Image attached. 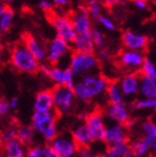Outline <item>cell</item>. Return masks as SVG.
I'll return each mask as SVG.
<instances>
[{"mask_svg":"<svg viewBox=\"0 0 156 157\" xmlns=\"http://www.w3.org/2000/svg\"><path fill=\"white\" fill-rule=\"evenodd\" d=\"M108 81L104 76L96 73H88L81 76L72 86L76 98L81 101H90L106 92Z\"/></svg>","mask_w":156,"mask_h":157,"instance_id":"6da1fadb","label":"cell"},{"mask_svg":"<svg viewBox=\"0 0 156 157\" xmlns=\"http://www.w3.org/2000/svg\"><path fill=\"white\" fill-rule=\"evenodd\" d=\"M99 66V59L94 52H76L70 56L68 68L76 76H83L88 73H96Z\"/></svg>","mask_w":156,"mask_h":157,"instance_id":"7a4b0ae2","label":"cell"},{"mask_svg":"<svg viewBox=\"0 0 156 157\" xmlns=\"http://www.w3.org/2000/svg\"><path fill=\"white\" fill-rule=\"evenodd\" d=\"M10 60L17 70L24 73H36L41 67V62L35 59V57L27 50L22 43L17 44L12 48Z\"/></svg>","mask_w":156,"mask_h":157,"instance_id":"3957f363","label":"cell"},{"mask_svg":"<svg viewBox=\"0 0 156 157\" xmlns=\"http://www.w3.org/2000/svg\"><path fill=\"white\" fill-rule=\"evenodd\" d=\"M32 127L46 141L50 142L58 134L56 117L53 111H34L32 117Z\"/></svg>","mask_w":156,"mask_h":157,"instance_id":"277c9868","label":"cell"},{"mask_svg":"<svg viewBox=\"0 0 156 157\" xmlns=\"http://www.w3.org/2000/svg\"><path fill=\"white\" fill-rule=\"evenodd\" d=\"M53 101H54V110L59 115H64L71 111L73 107L76 95L72 87L66 85H56L51 91Z\"/></svg>","mask_w":156,"mask_h":157,"instance_id":"5b68a950","label":"cell"},{"mask_svg":"<svg viewBox=\"0 0 156 157\" xmlns=\"http://www.w3.org/2000/svg\"><path fill=\"white\" fill-rule=\"evenodd\" d=\"M39 69L56 85H66L72 87L76 82V75L68 67L61 68L54 64H44L39 67Z\"/></svg>","mask_w":156,"mask_h":157,"instance_id":"8992f818","label":"cell"},{"mask_svg":"<svg viewBox=\"0 0 156 157\" xmlns=\"http://www.w3.org/2000/svg\"><path fill=\"white\" fill-rule=\"evenodd\" d=\"M47 49V61L50 64L54 66H58L64 59L67 57L71 56V44L68 43L64 39L60 38V37L56 36L49 42V44L46 46Z\"/></svg>","mask_w":156,"mask_h":157,"instance_id":"52a82bcc","label":"cell"},{"mask_svg":"<svg viewBox=\"0 0 156 157\" xmlns=\"http://www.w3.org/2000/svg\"><path fill=\"white\" fill-rule=\"evenodd\" d=\"M48 19L51 26L54 27L56 36L64 39L70 44L73 42L78 34L74 29L70 17H68V15H55L50 13Z\"/></svg>","mask_w":156,"mask_h":157,"instance_id":"ba28073f","label":"cell"},{"mask_svg":"<svg viewBox=\"0 0 156 157\" xmlns=\"http://www.w3.org/2000/svg\"><path fill=\"white\" fill-rule=\"evenodd\" d=\"M84 125L88 129L93 142H98L103 140L105 132V118L99 110H94L88 113L84 118Z\"/></svg>","mask_w":156,"mask_h":157,"instance_id":"9c48e42d","label":"cell"},{"mask_svg":"<svg viewBox=\"0 0 156 157\" xmlns=\"http://www.w3.org/2000/svg\"><path fill=\"white\" fill-rule=\"evenodd\" d=\"M50 145L54 150L60 155V157H76L78 156L79 146L74 142L72 135L67 134H57L54 140L50 141Z\"/></svg>","mask_w":156,"mask_h":157,"instance_id":"30bf717a","label":"cell"},{"mask_svg":"<svg viewBox=\"0 0 156 157\" xmlns=\"http://www.w3.org/2000/svg\"><path fill=\"white\" fill-rule=\"evenodd\" d=\"M144 59L145 57L143 55V52H137V50L124 48L118 54L117 63L122 69H126L130 72H134L140 70Z\"/></svg>","mask_w":156,"mask_h":157,"instance_id":"8fae6325","label":"cell"},{"mask_svg":"<svg viewBox=\"0 0 156 157\" xmlns=\"http://www.w3.org/2000/svg\"><path fill=\"white\" fill-rule=\"evenodd\" d=\"M128 128L122 123H115V124L107 125L105 128V132L103 135V142L108 146L119 144V143L128 142Z\"/></svg>","mask_w":156,"mask_h":157,"instance_id":"7c38bea8","label":"cell"},{"mask_svg":"<svg viewBox=\"0 0 156 157\" xmlns=\"http://www.w3.org/2000/svg\"><path fill=\"white\" fill-rule=\"evenodd\" d=\"M71 21L76 29V34H85L90 33L92 27V21H91L90 13L86 5H81L78 9L71 14Z\"/></svg>","mask_w":156,"mask_h":157,"instance_id":"4fadbf2b","label":"cell"},{"mask_svg":"<svg viewBox=\"0 0 156 157\" xmlns=\"http://www.w3.org/2000/svg\"><path fill=\"white\" fill-rule=\"evenodd\" d=\"M121 43L124 48L137 52H144L149 45V38L141 33L126 29L121 34Z\"/></svg>","mask_w":156,"mask_h":157,"instance_id":"5bb4252c","label":"cell"},{"mask_svg":"<svg viewBox=\"0 0 156 157\" xmlns=\"http://www.w3.org/2000/svg\"><path fill=\"white\" fill-rule=\"evenodd\" d=\"M22 44L26 47L33 56L35 57L36 60L39 62L45 61L47 59V49L44 44H41L38 39L34 36V35L29 34V33H25L22 36Z\"/></svg>","mask_w":156,"mask_h":157,"instance_id":"9a60e30c","label":"cell"},{"mask_svg":"<svg viewBox=\"0 0 156 157\" xmlns=\"http://www.w3.org/2000/svg\"><path fill=\"white\" fill-rule=\"evenodd\" d=\"M140 78H141V75H140L137 71H134V72H129V73L124 74L119 81H118L124 97H126V96H127V97L134 96L135 94L139 93Z\"/></svg>","mask_w":156,"mask_h":157,"instance_id":"2e32d148","label":"cell"},{"mask_svg":"<svg viewBox=\"0 0 156 157\" xmlns=\"http://www.w3.org/2000/svg\"><path fill=\"white\" fill-rule=\"evenodd\" d=\"M105 113L112 122L115 123H122L127 124V122L130 120V113L129 109L127 108L126 104H114L109 103L106 107Z\"/></svg>","mask_w":156,"mask_h":157,"instance_id":"e0dca14e","label":"cell"},{"mask_svg":"<svg viewBox=\"0 0 156 157\" xmlns=\"http://www.w3.org/2000/svg\"><path fill=\"white\" fill-rule=\"evenodd\" d=\"M72 52H95V44L93 42L92 35L90 33L85 34H78L74 40L71 43Z\"/></svg>","mask_w":156,"mask_h":157,"instance_id":"ac0fdd59","label":"cell"},{"mask_svg":"<svg viewBox=\"0 0 156 157\" xmlns=\"http://www.w3.org/2000/svg\"><path fill=\"white\" fill-rule=\"evenodd\" d=\"M35 111H53L54 110V101L51 91L44 90L41 91L35 97L34 101Z\"/></svg>","mask_w":156,"mask_h":157,"instance_id":"d6986e66","label":"cell"},{"mask_svg":"<svg viewBox=\"0 0 156 157\" xmlns=\"http://www.w3.org/2000/svg\"><path fill=\"white\" fill-rule=\"evenodd\" d=\"M3 157H24L25 145L18 140L17 137L5 143L2 151Z\"/></svg>","mask_w":156,"mask_h":157,"instance_id":"ffe728a7","label":"cell"},{"mask_svg":"<svg viewBox=\"0 0 156 157\" xmlns=\"http://www.w3.org/2000/svg\"><path fill=\"white\" fill-rule=\"evenodd\" d=\"M139 93L143 98L156 97V80L141 75L140 78Z\"/></svg>","mask_w":156,"mask_h":157,"instance_id":"44dd1931","label":"cell"},{"mask_svg":"<svg viewBox=\"0 0 156 157\" xmlns=\"http://www.w3.org/2000/svg\"><path fill=\"white\" fill-rule=\"evenodd\" d=\"M72 137H73L74 142L78 144V146H88L93 143L92 137H91L90 133H88V129L85 125H78V127L72 131Z\"/></svg>","mask_w":156,"mask_h":157,"instance_id":"7402d4cb","label":"cell"},{"mask_svg":"<svg viewBox=\"0 0 156 157\" xmlns=\"http://www.w3.org/2000/svg\"><path fill=\"white\" fill-rule=\"evenodd\" d=\"M106 94H107V98L109 103H124V95L122 94L121 88H120L119 83L117 81L108 82L107 88H106Z\"/></svg>","mask_w":156,"mask_h":157,"instance_id":"603a6c76","label":"cell"},{"mask_svg":"<svg viewBox=\"0 0 156 157\" xmlns=\"http://www.w3.org/2000/svg\"><path fill=\"white\" fill-rule=\"evenodd\" d=\"M35 130L32 125H20L17 128V139L23 145H31L34 141Z\"/></svg>","mask_w":156,"mask_h":157,"instance_id":"cb8c5ba5","label":"cell"},{"mask_svg":"<svg viewBox=\"0 0 156 157\" xmlns=\"http://www.w3.org/2000/svg\"><path fill=\"white\" fill-rule=\"evenodd\" d=\"M130 150H131V152L133 153V155L135 157H145L150 152L149 145H147L146 141L144 139L134 141L130 145Z\"/></svg>","mask_w":156,"mask_h":157,"instance_id":"d4e9b609","label":"cell"},{"mask_svg":"<svg viewBox=\"0 0 156 157\" xmlns=\"http://www.w3.org/2000/svg\"><path fill=\"white\" fill-rule=\"evenodd\" d=\"M13 20H14V12H13V10L11 8L6 7L2 14L0 15V26L2 27L3 32L8 31L10 27L12 26Z\"/></svg>","mask_w":156,"mask_h":157,"instance_id":"484cf974","label":"cell"},{"mask_svg":"<svg viewBox=\"0 0 156 157\" xmlns=\"http://www.w3.org/2000/svg\"><path fill=\"white\" fill-rule=\"evenodd\" d=\"M132 108L135 110H142V109H155L156 110V97L138 99L132 104Z\"/></svg>","mask_w":156,"mask_h":157,"instance_id":"4316f807","label":"cell"},{"mask_svg":"<svg viewBox=\"0 0 156 157\" xmlns=\"http://www.w3.org/2000/svg\"><path fill=\"white\" fill-rule=\"evenodd\" d=\"M140 72H141V75L156 80V67L150 59H144L143 63L140 68Z\"/></svg>","mask_w":156,"mask_h":157,"instance_id":"83f0119b","label":"cell"},{"mask_svg":"<svg viewBox=\"0 0 156 157\" xmlns=\"http://www.w3.org/2000/svg\"><path fill=\"white\" fill-rule=\"evenodd\" d=\"M88 13H90V17L93 19H97L100 14H102L103 11V3L100 0H88Z\"/></svg>","mask_w":156,"mask_h":157,"instance_id":"f1b7e54d","label":"cell"},{"mask_svg":"<svg viewBox=\"0 0 156 157\" xmlns=\"http://www.w3.org/2000/svg\"><path fill=\"white\" fill-rule=\"evenodd\" d=\"M91 35H92L93 42H94V44H95L96 48H102V47H105V44H106L105 35L103 34L99 29H91Z\"/></svg>","mask_w":156,"mask_h":157,"instance_id":"f546056e","label":"cell"},{"mask_svg":"<svg viewBox=\"0 0 156 157\" xmlns=\"http://www.w3.org/2000/svg\"><path fill=\"white\" fill-rule=\"evenodd\" d=\"M15 137H17V127L14 125H10V127L6 128L5 130L0 133V139H1V142L3 143L13 140Z\"/></svg>","mask_w":156,"mask_h":157,"instance_id":"4dcf8cb0","label":"cell"},{"mask_svg":"<svg viewBox=\"0 0 156 157\" xmlns=\"http://www.w3.org/2000/svg\"><path fill=\"white\" fill-rule=\"evenodd\" d=\"M96 20H97L98 24H99L103 29H107V31H110V32H111V31H115V29H116L115 22H114V21H112L109 17H107V15L100 14Z\"/></svg>","mask_w":156,"mask_h":157,"instance_id":"1f68e13d","label":"cell"},{"mask_svg":"<svg viewBox=\"0 0 156 157\" xmlns=\"http://www.w3.org/2000/svg\"><path fill=\"white\" fill-rule=\"evenodd\" d=\"M108 148L115 155H117L118 157H121L124 153H127L130 150V144L128 142H123V143H119V144L108 146Z\"/></svg>","mask_w":156,"mask_h":157,"instance_id":"d6a6232c","label":"cell"},{"mask_svg":"<svg viewBox=\"0 0 156 157\" xmlns=\"http://www.w3.org/2000/svg\"><path fill=\"white\" fill-rule=\"evenodd\" d=\"M24 157H44V147L39 145L29 147Z\"/></svg>","mask_w":156,"mask_h":157,"instance_id":"836d02e7","label":"cell"},{"mask_svg":"<svg viewBox=\"0 0 156 157\" xmlns=\"http://www.w3.org/2000/svg\"><path fill=\"white\" fill-rule=\"evenodd\" d=\"M142 130L144 132V135H151L156 133V123L152 120H146L142 123Z\"/></svg>","mask_w":156,"mask_h":157,"instance_id":"e575fe53","label":"cell"},{"mask_svg":"<svg viewBox=\"0 0 156 157\" xmlns=\"http://www.w3.org/2000/svg\"><path fill=\"white\" fill-rule=\"evenodd\" d=\"M78 156L79 157H97L91 145L88 146H80L78 150Z\"/></svg>","mask_w":156,"mask_h":157,"instance_id":"d590c367","label":"cell"},{"mask_svg":"<svg viewBox=\"0 0 156 157\" xmlns=\"http://www.w3.org/2000/svg\"><path fill=\"white\" fill-rule=\"evenodd\" d=\"M143 139L146 141L147 145H149L150 152L154 153L156 155V133L151 135H144Z\"/></svg>","mask_w":156,"mask_h":157,"instance_id":"8d00e7d4","label":"cell"},{"mask_svg":"<svg viewBox=\"0 0 156 157\" xmlns=\"http://www.w3.org/2000/svg\"><path fill=\"white\" fill-rule=\"evenodd\" d=\"M100 1H102L103 6L106 8H114L128 2V0H100Z\"/></svg>","mask_w":156,"mask_h":157,"instance_id":"74e56055","label":"cell"},{"mask_svg":"<svg viewBox=\"0 0 156 157\" xmlns=\"http://www.w3.org/2000/svg\"><path fill=\"white\" fill-rule=\"evenodd\" d=\"M97 58L102 59L104 61H108L110 58H111V54L108 52L105 47H102V48H97Z\"/></svg>","mask_w":156,"mask_h":157,"instance_id":"f35d334b","label":"cell"},{"mask_svg":"<svg viewBox=\"0 0 156 157\" xmlns=\"http://www.w3.org/2000/svg\"><path fill=\"white\" fill-rule=\"evenodd\" d=\"M38 6L41 10H44L46 12H50L55 5L53 2V0H39Z\"/></svg>","mask_w":156,"mask_h":157,"instance_id":"ab89813d","label":"cell"},{"mask_svg":"<svg viewBox=\"0 0 156 157\" xmlns=\"http://www.w3.org/2000/svg\"><path fill=\"white\" fill-rule=\"evenodd\" d=\"M44 157H60V155L54 150L51 145L44 146Z\"/></svg>","mask_w":156,"mask_h":157,"instance_id":"60d3db41","label":"cell"},{"mask_svg":"<svg viewBox=\"0 0 156 157\" xmlns=\"http://www.w3.org/2000/svg\"><path fill=\"white\" fill-rule=\"evenodd\" d=\"M9 103L7 101H3V99H0V119L3 118L7 113L9 111Z\"/></svg>","mask_w":156,"mask_h":157,"instance_id":"b9f144b4","label":"cell"},{"mask_svg":"<svg viewBox=\"0 0 156 157\" xmlns=\"http://www.w3.org/2000/svg\"><path fill=\"white\" fill-rule=\"evenodd\" d=\"M132 2H133L134 7L140 10H145L147 8V5H149L147 0H132Z\"/></svg>","mask_w":156,"mask_h":157,"instance_id":"7bdbcfd3","label":"cell"},{"mask_svg":"<svg viewBox=\"0 0 156 157\" xmlns=\"http://www.w3.org/2000/svg\"><path fill=\"white\" fill-rule=\"evenodd\" d=\"M8 103H9V108H10V109H17V108L19 107V99H18L17 97L11 98Z\"/></svg>","mask_w":156,"mask_h":157,"instance_id":"ee69618b","label":"cell"},{"mask_svg":"<svg viewBox=\"0 0 156 157\" xmlns=\"http://www.w3.org/2000/svg\"><path fill=\"white\" fill-rule=\"evenodd\" d=\"M55 6H60V7H67L70 3V0H53Z\"/></svg>","mask_w":156,"mask_h":157,"instance_id":"f6af8a7d","label":"cell"},{"mask_svg":"<svg viewBox=\"0 0 156 157\" xmlns=\"http://www.w3.org/2000/svg\"><path fill=\"white\" fill-rule=\"evenodd\" d=\"M97 157H118V156L114 154V153H112L111 151L109 150V148H107L105 152H103L102 154H99Z\"/></svg>","mask_w":156,"mask_h":157,"instance_id":"bcb514c9","label":"cell"},{"mask_svg":"<svg viewBox=\"0 0 156 157\" xmlns=\"http://www.w3.org/2000/svg\"><path fill=\"white\" fill-rule=\"evenodd\" d=\"M121 157H135V156H134V155H133V153L131 152V150H129L127 153H124V154L122 155Z\"/></svg>","mask_w":156,"mask_h":157,"instance_id":"7dc6e473","label":"cell"},{"mask_svg":"<svg viewBox=\"0 0 156 157\" xmlns=\"http://www.w3.org/2000/svg\"><path fill=\"white\" fill-rule=\"evenodd\" d=\"M5 9H6V6L3 5L2 2H0V15L2 14V12L5 11Z\"/></svg>","mask_w":156,"mask_h":157,"instance_id":"c3c4849f","label":"cell"},{"mask_svg":"<svg viewBox=\"0 0 156 157\" xmlns=\"http://www.w3.org/2000/svg\"><path fill=\"white\" fill-rule=\"evenodd\" d=\"M2 49H3V45H2V43H0V52H2Z\"/></svg>","mask_w":156,"mask_h":157,"instance_id":"681fc988","label":"cell"},{"mask_svg":"<svg viewBox=\"0 0 156 157\" xmlns=\"http://www.w3.org/2000/svg\"><path fill=\"white\" fill-rule=\"evenodd\" d=\"M2 33H3V29H2V27H1V26H0V35H1V34H2Z\"/></svg>","mask_w":156,"mask_h":157,"instance_id":"f907efd6","label":"cell"},{"mask_svg":"<svg viewBox=\"0 0 156 157\" xmlns=\"http://www.w3.org/2000/svg\"><path fill=\"white\" fill-rule=\"evenodd\" d=\"M151 1H152V2L154 3V5H156V0H151Z\"/></svg>","mask_w":156,"mask_h":157,"instance_id":"816d5d0a","label":"cell"},{"mask_svg":"<svg viewBox=\"0 0 156 157\" xmlns=\"http://www.w3.org/2000/svg\"><path fill=\"white\" fill-rule=\"evenodd\" d=\"M5 1H7V0H0V2H5Z\"/></svg>","mask_w":156,"mask_h":157,"instance_id":"f5cc1de1","label":"cell"},{"mask_svg":"<svg viewBox=\"0 0 156 157\" xmlns=\"http://www.w3.org/2000/svg\"><path fill=\"white\" fill-rule=\"evenodd\" d=\"M1 143H2V142H1V139H0V144H1Z\"/></svg>","mask_w":156,"mask_h":157,"instance_id":"db71d44e","label":"cell"},{"mask_svg":"<svg viewBox=\"0 0 156 157\" xmlns=\"http://www.w3.org/2000/svg\"><path fill=\"white\" fill-rule=\"evenodd\" d=\"M84 1H88V0H84Z\"/></svg>","mask_w":156,"mask_h":157,"instance_id":"11a10c76","label":"cell"}]
</instances>
